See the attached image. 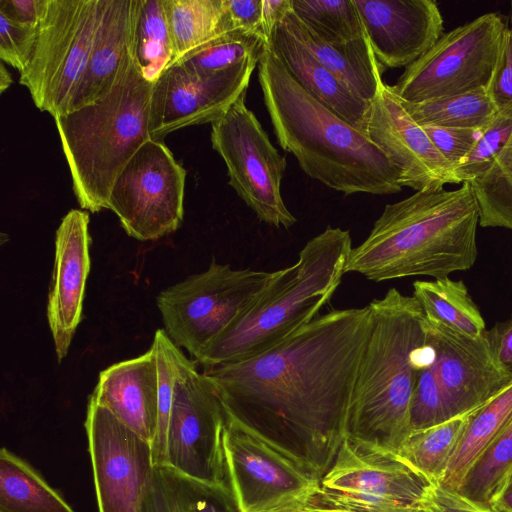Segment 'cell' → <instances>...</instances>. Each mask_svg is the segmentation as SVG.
I'll use <instances>...</instances> for the list:
<instances>
[{"label": "cell", "mask_w": 512, "mask_h": 512, "mask_svg": "<svg viewBox=\"0 0 512 512\" xmlns=\"http://www.w3.org/2000/svg\"><path fill=\"white\" fill-rule=\"evenodd\" d=\"M370 308L319 315L272 349L205 367L229 419L320 481L345 438Z\"/></svg>", "instance_id": "1"}, {"label": "cell", "mask_w": 512, "mask_h": 512, "mask_svg": "<svg viewBox=\"0 0 512 512\" xmlns=\"http://www.w3.org/2000/svg\"><path fill=\"white\" fill-rule=\"evenodd\" d=\"M258 80L279 145L309 177L344 195L402 190L398 170L367 133L309 94L269 47Z\"/></svg>", "instance_id": "2"}, {"label": "cell", "mask_w": 512, "mask_h": 512, "mask_svg": "<svg viewBox=\"0 0 512 512\" xmlns=\"http://www.w3.org/2000/svg\"><path fill=\"white\" fill-rule=\"evenodd\" d=\"M479 218L468 182L416 191L385 206L367 238L352 248L345 272L380 282L469 270L478 255Z\"/></svg>", "instance_id": "3"}, {"label": "cell", "mask_w": 512, "mask_h": 512, "mask_svg": "<svg viewBox=\"0 0 512 512\" xmlns=\"http://www.w3.org/2000/svg\"><path fill=\"white\" fill-rule=\"evenodd\" d=\"M370 329L348 408L345 437L397 453L427 350L428 322L413 296L390 288L368 304Z\"/></svg>", "instance_id": "4"}, {"label": "cell", "mask_w": 512, "mask_h": 512, "mask_svg": "<svg viewBox=\"0 0 512 512\" xmlns=\"http://www.w3.org/2000/svg\"><path fill=\"white\" fill-rule=\"evenodd\" d=\"M351 251L349 231L328 226L195 361L205 368L247 360L312 322L340 285Z\"/></svg>", "instance_id": "5"}, {"label": "cell", "mask_w": 512, "mask_h": 512, "mask_svg": "<svg viewBox=\"0 0 512 512\" xmlns=\"http://www.w3.org/2000/svg\"><path fill=\"white\" fill-rule=\"evenodd\" d=\"M152 87L134 59L108 94L54 118L81 208L92 213L107 209L116 178L151 139Z\"/></svg>", "instance_id": "6"}, {"label": "cell", "mask_w": 512, "mask_h": 512, "mask_svg": "<svg viewBox=\"0 0 512 512\" xmlns=\"http://www.w3.org/2000/svg\"><path fill=\"white\" fill-rule=\"evenodd\" d=\"M278 274L212 261L204 272L159 293L157 306L166 334L196 360L254 306Z\"/></svg>", "instance_id": "7"}, {"label": "cell", "mask_w": 512, "mask_h": 512, "mask_svg": "<svg viewBox=\"0 0 512 512\" xmlns=\"http://www.w3.org/2000/svg\"><path fill=\"white\" fill-rule=\"evenodd\" d=\"M509 31L499 13L482 14L443 34L405 68L391 88L408 103L481 88L492 90L503 64Z\"/></svg>", "instance_id": "8"}, {"label": "cell", "mask_w": 512, "mask_h": 512, "mask_svg": "<svg viewBox=\"0 0 512 512\" xmlns=\"http://www.w3.org/2000/svg\"><path fill=\"white\" fill-rule=\"evenodd\" d=\"M100 0H49L31 56L20 72L35 106L53 118L66 114L85 71Z\"/></svg>", "instance_id": "9"}, {"label": "cell", "mask_w": 512, "mask_h": 512, "mask_svg": "<svg viewBox=\"0 0 512 512\" xmlns=\"http://www.w3.org/2000/svg\"><path fill=\"white\" fill-rule=\"evenodd\" d=\"M245 96L242 94L211 123L212 147L226 164L228 184L257 218L275 227L290 228L297 219L281 195L286 159L246 106Z\"/></svg>", "instance_id": "10"}, {"label": "cell", "mask_w": 512, "mask_h": 512, "mask_svg": "<svg viewBox=\"0 0 512 512\" xmlns=\"http://www.w3.org/2000/svg\"><path fill=\"white\" fill-rule=\"evenodd\" d=\"M196 364L184 354L179 361L167 429V465L197 480L230 488L224 451L228 416L214 386Z\"/></svg>", "instance_id": "11"}, {"label": "cell", "mask_w": 512, "mask_h": 512, "mask_svg": "<svg viewBox=\"0 0 512 512\" xmlns=\"http://www.w3.org/2000/svg\"><path fill=\"white\" fill-rule=\"evenodd\" d=\"M185 179V169L164 142L148 139L116 178L107 209L129 236L157 240L182 222Z\"/></svg>", "instance_id": "12"}, {"label": "cell", "mask_w": 512, "mask_h": 512, "mask_svg": "<svg viewBox=\"0 0 512 512\" xmlns=\"http://www.w3.org/2000/svg\"><path fill=\"white\" fill-rule=\"evenodd\" d=\"M224 451L230 488L241 512L303 504L320 480L268 442L227 420Z\"/></svg>", "instance_id": "13"}, {"label": "cell", "mask_w": 512, "mask_h": 512, "mask_svg": "<svg viewBox=\"0 0 512 512\" xmlns=\"http://www.w3.org/2000/svg\"><path fill=\"white\" fill-rule=\"evenodd\" d=\"M84 426L98 512H142L154 468L151 444L92 397Z\"/></svg>", "instance_id": "14"}, {"label": "cell", "mask_w": 512, "mask_h": 512, "mask_svg": "<svg viewBox=\"0 0 512 512\" xmlns=\"http://www.w3.org/2000/svg\"><path fill=\"white\" fill-rule=\"evenodd\" d=\"M260 59L250 58L211 74H197L170 64L153 83L150 102V138L164 140L180 128L213 123L246 93Z\"/></svg>", "instance_id": "15"}, {"label": "cell", "mask_w": 512, "mask_h": 512, "mask_svg": "<svg viewBox=\"0 0 512 512\" xmlns=\"http://www.w3.org/2000/svg\"><path fill=\"white\" fill-rule=\"evenodd\" d=\"M427 322L431 364L450 419L472 414L512 382L496 361L486 332L475 337L429 318Z\"/></svg>", "instance_id": "16"}, {"label": "cell", "mask_w": 512, "mask_h": 512, "mask_svg": "<svg viewBox=\"0 0 512 512\" xmlns=\"http://www.w3.org/2000/svg\"><path fill=\"white\" fill-rule=\"evenodd\" d=\"M432 483L395 452L345 437L320 488L387 506L422 510Z\"/></svg>", "instance_id": "17"}, {"label": "cell", "mask_w": 512, "mask_h": 512, "mask_svg": "<svg viewBox=\"0 0 512 512\" xmlns=\"http://www.w3.org/2000/svg\"><path fill=\"white\" fill-rule=\"evenodd\" d=\"M366 133L398 170L402 188L421 191L454 184L448 161L385 82L370 104Z\"/></svg>", "instance_id": "18"}, {"label": "cell", "mask_w": 512, "mask_h": 512, "mask_svg": "<svg viewBox=\"0 0 512 512\" xmlns=\"http://www.w3.org/2000/svg\"><path fill=\"white\" fill-rule=\"evenodd\" d=\"M379 64L407 67L443 35L444 21L433 0H354Z\"/></svg>", "instance_id": "19"}, {"label": "cell", "mask_w": 512, "mask_h": 512, "mask_svg": "<svg viewBox=\"0 0 512 512\" xmlns=\"http://www.w3.org/2000/svg\"><path fill=\"white\" fill-rule=\"evenodd\" d=\"M89 215L73 209L62 219L55 237L47 319L58 362L67 355L81 321L86 280L90 271Z\"/></svg>", "instance_id": "20"}, {"label": "cell", "mask_w": 512, "mask_h": 512, "mask_svg": "<svg viewBox=\"0 0 512 512\" xmlns=\"http://www.w3.org/2000/svg\"><path fill=\"white\" fill-rule=\"evenodd\" d=\"M139 7L140 0H100L88 62L69 111L105 96L126 75L135 59Z\"/></svg>", "instance_id": "21"}, {"label": "cell", "mask_w": 512, "mask_h": 512, "mask_svg": "<svg viewBox=\"0 0 512 512\" xmlns=\"http://www.w3.org/2000/svg\"><path fill=\"white\" fill-rule=\"evenodd\" d=\"M158 366L154 350L100 372L92 397L126 427L152 443L158 422Z\"/></svg>", "instance_id": "22"}, {"label": "cell", "mask_w": 512, "mask_h": 512, "mask_svg": "<svg viewBox=\"0 0 512 512\" xmlns=\"http://www.w3.org/2000/svg\"><path fill=\"white\" fill-rule=\"evenodd\" d=\"M270 51L315 99L353 127L366 132L370 104L322 65L285 27L282 20L268 42Z\"/></svg>", "instance_id": "23"}, {"label": "cell", "mask_w": 512, "mask_h": 512, "mask_svg": "<svg viewBox=\"0 0 512 512\" xmlns=\"http://www.w3.org/2000/svg\"><path fill=\"white\" fill-rule=\"evenodd\" d=\"M282 23L312 55L358 97L371 103L383 82L385 69L377 61L368 37L344 44L327 43L313 34L291 10Z\"/></svg>", "instance_id": "24"}, {"label": "cell", "mask_w": 512, "mask_h": 512, "mask_svg": "<svg viewBox=\"0 0 512 512\" xmlns=\"http://www.w3.org/2000/svg\"><path fill=\"white\" fill-rule=\"evenodd\" d=\"M142 512H241L228 487L189 477L169 465L154 466Z\"/></svg>", "instance_id": "25"}, {"label": "cell", "mask_w": 512, "mask_h": 512, "mask_svg": "<svg viewBox=\"0 0 512 512\" xmlns=\"http://www.w3.org/2000/svg\"><path fill=\"white\" fill-rule=\"evenodd\" d=\"M512 418V382L470 415L447 470L438 483L458 490L465 477Z\"/></svg>", "instance_id": "26"}, {"label": "cell", "mask_w": 512, "mask_h": 512, "mask_svg": "<svg viewBox=\"0 0 512 512\" xmlns=\"http://www.w3.org/2000/svg\"><path fill=\"white\" fill-rule=\"evenodd\" d=\"M0 512H75L27 461L0 450Z\"/></svg>", "instance_id": "27"}, {"label": "cell", "mask_w": 512, "mask_h": 512, "mask_svg": "<svg viewBox=\"0 0 512 512\" xmlns=\"http://www.w3.org/2000/svg\"><path fill=\"white\" fill-rule=\"evenodd\" d=\"M163 6L174 48L173 62L232 30L224 0H163Z\"/></svg>", "instance_id": "28"}, {"label": "cell", "mask_w": 512, "mask_h": 512, "mask_svg": "<svg viewBox=\"0 0 512 512\" xmlns=\"http://www.w3.org/2000/svg\"><path fill=\"white\" fill-rule=\"evenodd\" d=\"M413 297L429 319L470 336H481L486 332L485 321L461 280L449 277L416 280Z\"/></svg>", "instance_id": "29"}, {"label": "cell", "mask_w": 512, "mask_h": 512, "mask_svg": "<svg viewBox=\"0 0 512 512\" xmlns=\"http://www.w3.org/2000/svg\"><path fill=\"white\" fill-rule=\"evenodd\" d=\"M470 415L454 417L426 429L411 431L397 454L432 484H438L462 438Z\"/></svg>", "instance_id": "30"}, {"label": "cell", "mask_w": 512, "mask_h": 512, "mask_svg": "<svg viewBox=\"0 0 512 512\" xmlns=\"http://www.w3.org/2000/svg\"><path fill=\"white\" fill-rule=\"evenodd\" d=\"M402 103L420 125L431 124L477 131L486 127L499 112L492 90L486 88L419 103Z\"/></svg>", "instance_id": "31"}, {"label": "cell", "mask_w": 512, "mask_h": 512, "mask_svg": "<svg viewBox=\"0 0 512 512\" xmlns=\"http://www.w3.org/2000/svg\"><path fill=\"white\" fill-rule=\"evenodd\" d=\"M510 21L512 29V1ZM469 184L479 207V225L512 231V132L488 170Z\"/></svg>", "instance_id": "32"}, {"label": "cell", "mask_w": 512, "mask_h": 512, "mask_svg": "<svg viewBox=\"0 0 512 512\" xmlns=\"http://www.w3.org/2000/svg\"><path fill=\"white\" fill-rule=\"evenodd\" d=\"M296 17L321 40L344 45L367 38L354 0H291Z\"/></svg>", "instance_id": "33"}, {"label": "cell", "mask_w": 512, "mask_h": 512, "mask_svg": "<svg viewBox=\"0 0 512 512\" xmlns=\"http://www.w3.org/2000/svg\"><path fill=\"white\" fill-rule=\"evenodd\" d=\"M134 58L144 78L152 83L174 61L163 0H140Z\"/></svg>", "instance_id": "34"}, {"label": "cell", "mask_w": 512, "mask_h": 512, "mask_svg": "<svg viewBox=\"0 0 512 512\" xmlns=\"http://www.w3.org/2000/svg\"><path fill=\"white\" fill-rule=\"evenodd\" d=\"M267 50L268 41L263 36L236 29L218 35L173 63L197 74H211L250 58L261 60Z\"/></svg>", "instance_id": "35"}, {"label": "cell", "mask_w": 512, "mask_h": 512, "mask_svg": "<svg viewBox=\"0 0 512 512\" xmlns=\"http://www.w3.org/2000/svg\"><path fill=\"white\" fill-rule=\"evenodd\" d=\"M511 472L512 418L471 468L457 491L471 500L489 503Z\"/></svg>", "instance_id": "36"}, {"label": "cell", "mask_w": 512, "mask_h": 512, "mask_svg": "<svg viewBox=\"0 0 512 512\" xmlns=\"http://www.w3.org/2000/svg\"><path fill=\"white\" fill-rule=\"evenodd\" d=\"M151 348L156 356L159 376L158 422L156 434L151 443V450L154 466H162L167 465V429L174 384L183 353L169 338L164 329H158L155 332Z\"/></svg>", "instance_id": "37"}, {"label": "cell", "mask_w": 512, "mask_h": 512, "mask_svg": "<svg viewBox=\"0 0 512 512\" xmlns=\"http://www.w3.org/2000/svg\"><path fill=\"white\" fill-rule=\"evenodd\" d=\"M512 132V109L499 110L484 127L469 153L454 169V184L471 182L492 165Z\"/></svg>", "instance_id": "38"}, {"label": "cell", "mask_w": 512, "mask_h": 512, "mask_svg": "<svg viewBox=\"0 0 512 512\" xmlns=\"http://www.w3.org/2000/svg\"><path fill=\"white\" fill-rule=\"evenodd\" d=\"M431 360L432 351L427 338V350L418 372L411 402V431L426 429L450 419Z\"/></svg>", "instance_id": "39"}, {"label": "cell", "mask_w": 512, "mask_h": 512, "mask_svg": "<svg viewBox=\"0 0 512 512\" xmlns=\"http://www.w3.org/2000/svg\"><path fill=\"white\" fill-rule=\"evenodd\" d=\"M37 28L15 23L0 15V58L19 73L31 56Z\"/></svg>", "instance_id": "40"}, {"label": "cell", "mask_w": 512, "mask_h": 512, "mask_svg": "<svg viewBox=\"0 0 512 512\" xmlns=\"http://www.w3.org/2000/svg\"><path fill=\"white\" fill-rule=\"evenodd\" d=\"M428 137L454 169L469 153L480 131L467 128L421 125Z\"/></svg>", "instance_id": "41"}, {"label": "cell", "mask_w": 512, "mask_h": 512, "mask_svg": "<svg viewBox=\"0 0 512 512\" xmlns=\"http://www.w3.org/2000/svg\"><path fill=\"white\" fill-rule=\"evenodd\" d=\"M423 512H505L486 502L471 500L458 491L432 484L422 501Z\"/></svg>", "instance_id": "42"}, {"label": "cell", "mask_w": 512, "mask_h": 512, "mask_svg": "<svg viewBox=\"0 0 512 512\" xmlns=\"http://www.w3.org/2000/svg\"><path fill=\"white\" fill-rule=\"evenodd\" d=\"M224 1L226 15L232 30H245L259 34L266 39L262 19L263 0Z\"/></svg>", "instance_id": "43"}, {"label": "cell", "mask_w": 512, "mask_h": 512, "mask_svg": "<svg viewBox=\"0 0 512 512\" xmlns=\"http://www.w3.org/2000/svg\"><path fill=\"white\" fill-rule=\"evenodd\" d=\"M49 0H0V15L29 27L38 28Z\"/></svg>", "instance_id": "44"}, {"label": "cell", "mask_w": 512, "mask_h": 512, "mask_svg": "<svg viewBox=\"0 0 512 512\" xmlns=\"http://www.w3.org/2000/svg\"><path fill=\"white\" fill-rule=\"evenodd\" d=\"M486 336L496 361L512 375V318L495 324Z\"/></svg>", "instance_id": "45"}, {"label": "cell", "mask_w": 512, "mask_h": 512, "mask_svg": "<svg viewBox=\"0 0 512 512\" xmlns=\"http://www.w3.org/2000/svg\"><path fill=\"white\" fill-rule=\"evenodd\" d=\"M499 110L512 109V29L510 28L503 64L492 88Z\"/></svg>", "instance_id": "46"}, {"label": "cell", "mask_w": 512, "mask_h": 512, "mask_svg": "<svg viewBox=\"0 0 512 512\" xmlns=\"http://www.w3.org/2000/svg\"><path fill=\"white\" fill-rule=\"evenodd\" d=\"M290 10L291 0H263V30L268 42L274 28Z\"/></svg>", "instance_id": "47"}, {"label": "cell", "mask_w": 512, "mask_h": 512, "mask_svg": "<svg viewBox=\"0 0 512 512\" xmlns=\"http://www.w3.org/2000/svg\"><path fill=\"white\" fill-rule=\"evenodd\" d=\"M489 504L499 510L512 512V472L501 484Z\"/></svg>", "instance_id": "48"}, {"label": "cell", "mask_w": 512, "mask_h": 512, "mask_svg": "<svg viewBox=\"0 0 512 512\" xmlns=\"http://www.w3.org/2000/svg\"><path fill=\"white\" fill-rule=\"evenodd\" d=\"M302 509L308 512H352L338 507L327 506L312 501L305 500Z\"/></svg>", "instance_id": "49"}, {"label": "cell", "mask_w": 512, "mask_h": 512, "mask_svg": "<svg viewBox=\"0 0 512 512\" xmlns=\"http://www.w3.org/2000/svg\"><path fill=\"white\" fill-rule=\"evenodd\" d=\"M0 92L3 93L12 83V77L7 71L4 62L0 64Z\"/></svg>", "instance_id": "50"}, {"label": "cell", "mask_w": 512, "mask_h": 512, "mask_svg": "<svg viewBox=\"0 0 512 512\" xmlns=\"http://www.w3.org/2000/svg\"><path fill=\"white\" fill-rule=\"evenodd\" d=\"M302 505L303 504H295L267 512H302Z\"/></svg>", "instance_id": "51"}, {"label": "cell", "mask_w": 512, "mask_h": 512, "mask_svg": "<svg viewBox=\"0 0 512 512\" xmlns=\"http://www.w3.org/2000/svg\"><path fill=\"white\" fill-rule=\"evenodd\" d=\"M302 512H308V511H306V510L302 509Z\"/></svg>", "instance_id": "52"}]
</instances>
